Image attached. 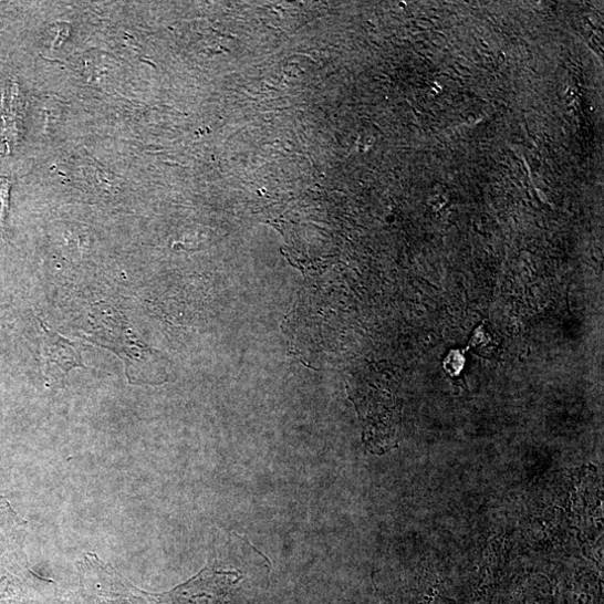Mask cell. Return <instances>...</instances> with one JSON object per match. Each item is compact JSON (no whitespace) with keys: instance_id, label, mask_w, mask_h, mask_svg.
<instances>
[{"instance_id":"cell-2","label":"cell","mask_w":604,"mask_h":604,"mask_svg":"<svg viewBox=\"0 0 604 604\" xmlns=\"http://www.w3.org/2000/svg\"><path fill=\"white\" fill-rule=\"evenodd\" d=\"M42 325L43 343L41 355L44 364V375L49 385L63 384L65 376L72 368L82 367L77 345L55 333L44 323Z\"/></svg>"},{"instance_id":"cell-3","label":"cell","mask_w":604,"mask_h":604,"mask_svg":"<svg viewBox=\"0 0 604 604\" xmlns=\"http://www.w3.org/2000/svg\"><path fill=\"white\" fill-rule=\"evenodd\" d=\"M11 181L7 177H0V227H6V219L10 206Z\"/></svg>"},{"instance_id":"cell-1","label":"cell","mask_w":604,"mask_h":604,"mask_svg":"<svg viewBox=\"0 0 604 604\" xmlns=\"http://www.w3.org/2000/svg\"><path fill=\"white\" fill-rule=\"evenodd\" d=\"M98 311L100 325L86 339L118 354L123 358L129 381L133 383L155 381L158 363L157 352L142 344L132 330L125 327L123 321H118L119 315H116L114 310L112 319L110 312L106 315L105 310H103L104 313Z\"/></svg>"}]
</instances>
